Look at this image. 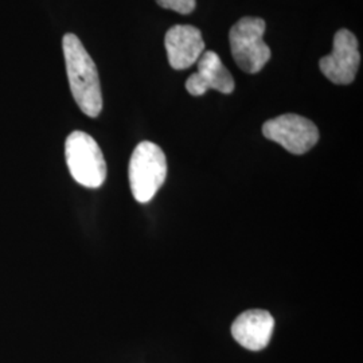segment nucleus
<instances>
[{
    "label": "nucleus",
    "mask_w": 363,
    "mask_h": 363,
    "mask_svg": "<svg viewBox=\"0 0 363 363\" xmlns=\"http://www.w3.org/2000/svg\"><path fill=\"white\" fill-rule=\"evenodd\" d=\"M128 177L133 198L140 203L150 202L167 177L163 150L152 142L139 144L130 156Z\"/></svg>",
    "instance_id": "2"
},
{
    "label": "nucleus",
    "mask_w": 363,
    "mask_h": 363,
    "mask_svg": "<svg viewBox=\"0 0 363 363\" xmlns=\"http://www.w3.org/2000/svg\"><path fill=\"white\" fill-rule=\"evenodd\" d=\"M265 22L261 18L245 16L229 33L234 61L244 72L256 74L267 65L272 52L264 42Z\"/></svg>",
    "instance_id": "4"
},
{
    "label": "nucleus",
    "mask_w": 363,
    "mask_h": 363,
    "mask_svg": "<svg viewBox=\"0 0 363 363\" xmlns=\"http://www.w3.org/2000/svg\"><path fill=\"white\" fill-rule=\"evenodd\" d=\"M274 319L265 310L242 312L232 325L234 339L247 350H264L272 337Z\"/></svg>",
    "instance_id": "9"
},
{
    "label": "nucleus",
    "mask_w": 363,
    "mask_h": 363,
    "mask_svg": "<svg viewBox=\"0 0 363 363\" xmlns=\"http://www.w3.org/2000/svg\"><path fill=\"white\" fill-rule=\"evenodd\" d=\"M361 62L358 40L355 35L342 28L334 37L333 52L319 62L320 70L331 82L337 85H349L357 76Z\"/></svg>",
    "instance_id": "6"
},
{
    "label": "nucleus",
    "mask_w": 363,
    "mask_h": 363,
    "mask_svg": "<svg viewBox=\"0 0 363 363\" xmlns=\"http://www.w3.org/2000/svg\"><path fill=\"white\" fill-rule=\"evenodd\" d=\"M67 169L78 184L88 189H99L106 178V163L100 145L91 135L74 130L65 143Z\"/></svg>",
    "instance_id": "3"
},
{
    "label": "nucleus",
    "mask_w": 363,
    "mask_h": 363,
    "mask_svg": "<svg viewBox=\"0 0 363 363\" xmlns=\"http://www.w3.org/2000/svg\"><path fill=\"white\" fill-rule=\"evenodd\" d=\"M262 133L294 155L308 152L319 140V130L311 120L294 113L268 120L262 125Z\"/></svg>",
    "instance_id": "5"
},
{
    "label": "nucleus",
    "mask_w": 363,
    "mask_h": 363,
    "mask_svg": "<svg viewBox=\"0 0 363 363\" xmlns=\"http://www.w3.org/2000/svg\"><path fill=\"white\" fill-rule=\"evenodd\" d=\"M156 3L163 9L172 10L183 15L193 13L196 6L195 0H156Z\"/></svg>",
    "instance_id": "10"
},
{
    "label": "nucleus",
    "mask_w": 363,
    "mask_h": 363,
    "mask_svg": "<svg viewBox=\"0 0 363 363\" xmlns=\"http://www.w3.org/2000/svg\"><path fill=\"white\" fill-rule=\"evenodd\" d=\"M196 64L198 72L186 81V89L191 96H202L210 89L223 94H230L234 91L233 77L217 52H203Z\"/></svg>",
    "instance_id": "8"
},
{
    "label": "nucleus",
    "mask_w": 363,
    "mask_h": 363,
    "mask_svg": "<svg viewBox=\"0 0 363 363\" xmlns=\"http://www.w3.org/2000/svg\"><path fill=\"white\" fill-rule=\"evenodd\" d=\"M62 49L74 101L86 116H99L103 111V94L94 61L74 34H66Z\"/></svg>",
    "instance_id": "1"
},
{
    "label": "nucleus",
    "mask_w": 363,
    "mask_h": 363,
    "mask_svg": "<svg viewBox=\"0 0 363 363\" xmlns=\"http://www.w3.org/2000/svg\"><path fill=\"white\" fill-rule=\"evenodd\" d=\"M164 46L169 65L175 70L189 69L205 52V40L201 30L190 25L171 27L166 34Z\"/></svg>",
    "instance_id": "7"
}]
</instances>
